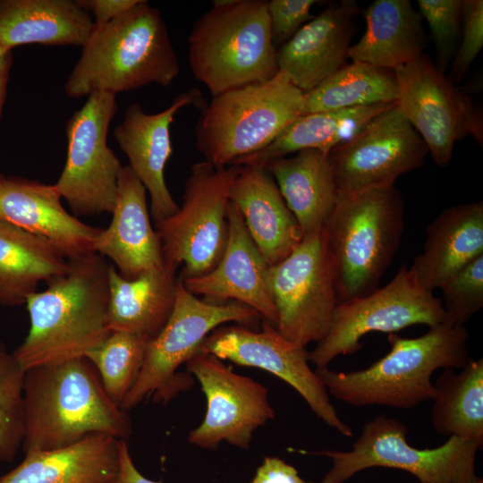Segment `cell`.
I'll use <instances>...</instances> for the list:
<instances>
[{
  "instance_id": "7",
  "label": "cell",
  "mask_w": 483,
  "mask_h": 483,
  "mask_svg": "<svg viewBox=\"0 0 483 483\" xmlns=\"http://www.w3.org/2000/svg\"><path fill=\"white\" fill-rule=\"evenodd\" d=\"M303 97L282 71L268 81L212 97L195 127L196 148L216 167L233 165L270 144L302 115Z\"/></svg>"
},
{
  "instance_id": "33",
  "label": "cell",
  "mask_w": 483,
  "mask_h": 483,
  "mask_svg": "<svg viewBox=\"0 0 483 483\" xmlns=\"http://www.w3.org/2000/svg\"><path fill=\"white\" fill-rule=\"evenodd\" d=\"M397 98L398 86L393 71L351 62L304 93L303 114L395 103Z\"/></svg>"
},
{
  "instance_id": "42",
  "label": "cell",
  "mask_w": 483,
  "mask_h": 483,
  "mask_svg": "<svg viewBox=\"0 0 483 483\" xmlns=\"http://www.w3.org/2000/svg\"><path fill=\"white\" fill-rule=\"evenodd\" d=\"M117 483H162L145 477L136 467L125 440L121 445L120 470Z\"/></svg>"
},
{
  "instance_id": "20",
  "label": "cell",
  "mask_w": 483,
  "mask_h": 483,
  "mask_svg": "<svg viewBox=\"0 0 483 483\" xmlns=\"http://www.w3.org/2000/svg\"><path fill=\"white\" fill-rule=\"evenodd\" d=\"M55 184L0 178V220L54 245L68 260L95 252L102 229L83 223L61 202Z\"/></svg>"
},
{
  "instance_id": "38",
  "label": "cell",
  "mask_w": 483,
  "mask_h": 483,
  "mask_svg": "<svg viewBox=\"0 0 483 483\" xmlns=\"http://www.w3.org/2000/svg\"><path fill=\"white\" fill-rule=\"evenodd\" d=\"M458 45L448 77L453 84L462 80L483 47L482 0H463L462 32Z\"/></svg>"
},
{
  "instance_id": "5",
  "label": "cell",
  "mask_w": 483,
  "mask_h": 483,
  "mask_svg": "<svg viewBox=\"0 0 483 483\" xmlns=\"http://www.w3.org/2000/svg\"><path fill=\"white\" fill-rule=\"evenodd\" d=\"M403 212L394 186L338 195L324 225L337 303L379 288L401 242Z\"/></svg>"
},
{
  "instance_id": "9",
  "label": "cell",
  "mask_w": 483,
  "mask_h": 483,
  "mask_svg": "<svg viewBox=\"0 0 483 483\" xmlns=\"http://www.w3.org/2000/svg\"><path fill=\"white\" fill-rule=\"evenodd\" d=\"M260 318L239 301L212 302L190 292L179 278L172 313L159 334L148 344L139 376L121 403L130 410L152 398L165 402L191 386L179 368L197 352L204 339L227 322L250 324Z\"/></svg>"
},
{
  "instance_id": "23",
  "label": "cell",
  "mask_w": 483,
  "mask_h": 483,
  "mask_svg": "<svg viewBox=\"0 0 483 483\" xmlns=\"http://www.w3.org/2000/svg\"><path fill=\"white\" fill-rule=\"evenodd\" d=\"M267 264L288 257L303 239V231L287 207L270 173L258 165H242L229 194Z\"/></svg>"
},
{
  "instance_id": "1",
  "label": "cell",
  "mask_w": 483,
  "mask_h": 483,
  "mask_svg": "<svg viewBox=\"0 0 483 483\" xmlns=\"http://www.w3.org/2000/svg\"><path fill=\"white\" fill-rule=\"evenodd\" d=\"M68 261L64 274L26 301L30 329L13 351L26 371L85 358L111 333L109 265L96 252Z\"/></svg>"
},
{
  "instance_id": "6",
  "label": "cell",
  "mask_w": 483,
  "mask_h": 483,
  "mask_svg": "<svg viewBox=\"0 0 483 483\" xmlns=\"http://www.w3.org/2000/svg\"><path fill=\"white\" fill-rule=\"evenodd\" d=\"M267 1L216 0L188 38L191 71L212 97L270 80L279 72Z\"/></svg>"
},
{
  "instance_id": "37",
  "label": "cell",
  "mask_w": 483,
  "mask_h": 483,
  "mask_svg": "<svg viewBox=\"0 0 483 483\" xmlns=\"http://www.w3.org/2000/svg\"><path fill=\"white\" fill-rule=\"evenodd\" d=\"M419 13L425 19L435 44L437 69L445 72L459 44L463 0H419Z\"/></svg>"
},
{
  "instance_id": "3",
  "label": "cell",
  "mask_w": 483,
  "mask_h": 483,
  "mask_svg": "<svg viewBox=\"0 0 483 483\" xmlns=\"http://www.w3.org/2000/svg\"><path fill=\"white\" fill-rule=\"evenodd\" d=\"M180 71L161 12L140 0L112 21L94 24L64 91L80 98L94 92L116 95L152 83L168 87Z\"/></svg>"
},
{
  "instance_id": "4",
  "label": "cell",
  "mask_w": 483,
  "mask_h": 483,
  "mask_svg": "<svg viewBox=\"0 0 483 483\" xmlns=\"http://www.w3.org/2000/svg\"><path fill=\"white\" fill-rule=\"evenodd\" d=\"M465 326L441 323L416 338L388 334L387 354L364 369L316 368L328 394L352 406L412 409L435 395L432 375L438 369H462L469 358Z\"/></svg>"
},
{
  "instance_id": "12",
  "label": "cell",
  "mask_w": 483,
  "mask_h": 483,
  "mask_svg": "<svg viewBox=\"0 0 483 483\" xmlns=\"http://www.w3.org/2000/svg\"><path fill=\"white\" fill-rule=\"evenodd\" d=\"M116 95L94 92L66 124L65 165L55 186L73 216L112 214L123 165L107 145Z\"/></svg>"
},
{
  "instance_id": "44",
  "label": "cell",
  "mask_w": 483,
  "mask_h": 483,
  "mask_svg": "<svg viewBox=\"0 0 483 483\" xmlns=\"http://www.w3.org/2000/svg\"><path fill=\"white\" fill-rule=\"evenodd\" d=\"M473 483H483V479L481 478H479L475 482Z\"/></svg>"
},
{
  "instance_id": "25",
  "label": "cell",
  "mask_w": 483,
  "mask_h": 483,
  "mask_svg": "<svg viewBox=\"0 0 483 483\" xmlns=\"http://www.w3.org/2000/svg\"><path fill=\"white\" fill-rule=\"evenodd\" d=\"M122 442L94 434L64 447L25 454L0 483H117Z\"/></svg>"
},
{
  "instance_id": "16",
  "label": "cell",
  "mask_w": 483,
  "mask_h": 483,
  "mask_svg": "<svg viewBox=\"0 0 483 483\" xmlns=\"http://www.w3.org/2000/svg\"><path fill=\"white\" fill-rule=\"evenodd\" d=\"M428 149L397 106L381 113L355 137L328 153L338 195L394 186L424 163Z\"/></svg>"
},
{
  "instance_id": "41",
  "label": "cell",
  "mask_w": 483,
  "mask_h": 483,
  "mask_svg": "<svg viewBox=\"0 0 483 483\" xmlns=\"http://www.w3.org/2000/svg\"><path fill=\"white\" fill-rule=\"evenodd\" d=\"M87 12H91L94 24L112 21L134 7L140 0H77Z\"/></svg>"
},
{
  "instance_id": "26",
  "label": "cell",
  "mask_w": 483,
  "mask_h": 483,
  "mask_svg": "<svg viewBox=\"0 0 483 483\" xmlns=\"http://www.w3.org/2000/svg\"><path fill=\"white\" fill-rule=\"evenodd\" d=\"M178 267L165 262L133 279L108 267V326L113 331L143 335L152 340L163 329L174 309L179 281Z\"/></svg>"
},
{
  "instance_id": "43",
  "label": "cell",
  "mask_w": 483,
  "mask_h": 483,
  "mask_svg": "<svg viewBox=\"0 0 483 483\" xmlns=\"http://www.w3.org/2000/svg\"><path fill=\"white\" fill-rule=\"evenodd\" d=\"M12 64V51H7L0 46V120L6 99L7 85Z\"/></svg>"
},
{
  "instance_id": "13",
  "label": "cell",
  "mask_w": 483,
  "mask_h": 483,
  "mask_svg": "<svg viewBox=\"0 0 483 483\" xmlns=\"http://www.w3.org/2000/svg\"><path fill=\"white\" fill-rule=\"evenodd\" d=\"M267 280L277 331L297 346L318 343L337 304L324 227L305 234L288 257L270 266Z\"/></svg>"
},
{
  "instance_id": "36",
  "label": "cell",
  "mask_w": 483,
  "mask_h": 483,
  "mask_svg": "<svg viewBox=\"0 0 483 483\" xmlns=\"http://www.w3.org/2000/svg\"><path fill=\"white\" fill-rule=\"evenodd\" d=\"M440 290L444 323L465 326L483 307V255L450 278Z\"/></svg>"
},
{
  "instance_id": "15",
  "label": "cell",
  "mask_w": 483,
  "mask_h": 483,
  "mask_svg": "<svg viewBox=\"0 0 483 483\" xmlns=\"http://www.w3.org/2000/svg\"><path fill=\"white\" fill-rule=\"evenodd\" d=\"M262 326L255 331L220 326L204 339L199 352L276 376L295 389L319 419L342 436H352V428L339 417L325 386L309 367V352L289 342L271 323L264 320Z\"/></svg>"
},
{
  "instance_id": "39",
  "label": "cell",
  "mask_w": 483,
  "mask_h": 483,
  "mask_svg": "<svg viewBox=\"0 0 483 483\" xmlns=\"http://www.w3.org/2000/svg\"><path fill=\"white\" fill-rule=\"evenodd\" d=\"M315 0L267 1V14L272 39L276 48L290 40L308 21L314 18L311 9Z\"/></svg>"
},
{
  "instance_id": "31",
  "label": "cell",
  "mask_w": 483,
  "mask_h": 483,
  "mask_svg": "<svg viewBox=\"0 0 483 483\" xmlns=\"http://www.w3.org/2000/svg\"><path fill=\"white\" fill-rule=\"evenodd\" d=\"M395 105L396 102L302 114L270 144L238 159L233 165L264 167L276 158L311 148L329 153L351 140L376 116Z\"/></svg>"
},
{
  "instance_id": "34",
  "label": "cell",
  "mask_w": 483,
  "mask_h": 483,
  "mask_svg": "<svg viewBox=\"0 0 483 483\" xmlns=\"http://www.w3.org/2000/svg\"><path fill=\"white\" fill-rule=\"evenodd\" d=\"M150 341L134 333L113 331L85 355L106 392L119 406L139 376Z\"/></svg>"
},
{
  "instance_id": "17",
  "label": "cell",
  "mask_w": 483,
  "mask_h": 483,
  "mask_svg": "<svg viewBox=\"0 0 483 483\" xmlns=\"http://www.w3.org/2000/svg\"><path fill=\"white\" fill-rule=\"evenodd\" d=\"M207 400L202 422L189 434L192 445L215 450L222 442L247 450L253 433L275 418L267 388L237 374L217 357L197 352L187 362Z\"/></svg>"
},
{
  "instance_id": "40",
  "label": "cell",
  "mask_w": 483,
  "mask_h": 483,
  "mask_svg": "<svg viewBox=\"0 0 483 483\" xmlns=\"http://www.w3.org/2000/svg\"><path fill=\"white\" fill-rule=\"evenodd\" d=\"M250 483H310L298 470L278 457H266Z\"/></svg>"
},
{
  "instance_id": "30",
  "label": "cell",
  "mask_w": 483,
  "mask_h": 483,
  "mask_svg": "<svg viewBox=\"0 0 483 483\" xmlns=\"http://www.w3.org/2000/svg\"><path fill=\"white\" fill-rule=\"evenodd\" d=\"M68 267L49 242L0 220V305L25 304L40 283L64 274Z\"/></svg>"
},
{
  "instance_id": "28",
  "label": "cell",
  "mask_w": 483,
  "mask_h": 483,
  "mask_svg": "<svg viewBox=\"0 0 483 483\" xmlns=\"http://www.w3.org/2000/svg\"><path fill=\"white\" fill-rule=\"evenodd\" d=\"M366 30L348 59L394 71L423 55L422 18L409 0H376L365 10Z\"/></svg>"
},
{
  "instance_id": "24",
  "label": "cell",
  "mask_w": 483,
  "mask_h": 483,
  "mask_svg": "<svg viewBox=\"0 0 483 483\" xmlns=\"http://www.w3.org/2000/svg\"><path fill=\"white\" fill-rule=\"evenodd\" d=\"M483 255V203H462L445 209L427 228L424 249L409 268L427 292Z\"/></svg>"
},
{
  "instance_id": "18",
  "label": "cell",
  "mask_w": 483,
  "mask_h": 483,
  "mask_svg": "<svg viewBox=\"0 0 483 483\" xmlns=\"http://www.w3.org/2000/svg\"><path fill=\"white\" fill-rule=\"evenodd\" d=\"M201 102V92L191 88L157 114H148L140 104L131 103L114 131L117 144L128 157L130 168L149 194L150 214L155 224L179 208L165 180V165L173 153L171 124L182 108L199 106Z\"/></svg>"
},
{
  "instance_id": "8",
  "label": "cell",
  "mask_w": 483,
  "mask_h": 483,
  "mask_svg": "<svg viewBox=\"0 0 483 483\" xmlns=\"http://www.w3.org/2000/svg\"><path fill=\"white\" fill-rule=\"evenodd\" d=\"M407 434V427L400 420L377 415L364 425L349 451H292L332 461L331 468L320 483H344L355 474L373 467L410 472L419 483H473L479 479L475 461L481 447L478 444L450 436L438 447L419 449L409 444Z\"/></svg>"
},
{
  "instance_id": "32",
  "label": "cell",
  "mask_w": 483,
  "mask_h": 483,
  "mask_svg": "<svg viewBox=\"0 0 483 483\" xmlns=\"http://www.w3.org/2000/svg\"><path fill=\"white\" fill-rule=\"evenodd\" d=\"M455 372L445 369L438 376L430 414L434 429L483 445V359H469Z\"/></svg>"
},
{
  "instance_id": "27",
  "label": "cell",
  "mask_w": 483,
  "mask_h": 483,
  "mask_svg": "<svg viewBox=\"0 0 483 483\" xmlns=\"http://www.w3.org/2000/svg\"><path fill=\"white\" fill-rule=\"evenodd\" d=\"M93 27L77 1L0 0V46L7 51L33 43L82 47Z\"/></svg>"
},
{
  "instance_id": "19",
  "label": "cell",
  "mask_w": 483,
  "mask_h": 483,
  "mask_svg": "<svg viewBox=\"0 0 483 483\" xmlns=\"http://www.w3.org/2000/svg\"><path fill=\"white\" fill-rule=\"evenodd\" d=\"M228 239L216 267L208 274L182 280L194 295L212 302L239 301L276 326L277 312L268 286L269 266L251 239L237 207L227 208Z\"/></svg>"
},
{
  "instance_id": "14",
  "label": "cell",
  "mask_w": 483,
  "mask_h": 483,
  "mask_svg": "<svg viewBox=\"0 0 483 483\" xmlns=\"http://www.w3.org/2000/svg\"><path fill=\"white\" fill-rule=\"evenodd\" d=\"M393 72L398 86L397 106L438 166L450 164L454 144L466 137L482 146L481 112L428 55L423 54Z\"/></svg>"
},
{
  "instance_id": "45",
  "label": "cell",
  "mask_w": 483,
  "mask_h": 483,
  "mask_svg": "<svg viewBox=\"0 0 483 483\" xmlns=\"http://www.w3.org/2000/svg\"><path fill=\"white\" fill-rule=\"evenodd\" d=\"M4 175L0 174V178L3 177Z\"/></svg>"
},
{
  "instance_id": "29",
  "label": "cell",
  "mask_w": 483,
  "mask_h": 483,
  "mask_svg": "<svg viewBox=\"0 0 483 483\" xmlns=\"http://www.w3.org/2000/svg\"><path fill=\"white\" fill-rule=\"evenodd\" d=\"M304 235L324 227L338 199L328 152L305 149L264 166Z\"/></svg>"
},
{
  "instance_id": "35",
  "label": "cell",
  "mask_w": 483,
  "mask_h": 483,
  "mask_svg": "<svg viewBox=\"0 0 483 483\" xmlns=\"http://www.w3.org/2000/svg\"><path fill=\"white\" fill-rule=\"evenodd\" d=\"M26 370L0 342V459L12 462L21 447Z\"/></svg>"
},
{
  "instance_id": "10",
  "label": "cell",
  "mask_w": 483,
  "mask_h": 483,
  "mask_svg": "<svg viewBox=\"0 0 483 483\" xmlns=\"http://www.w3.org/2000/svg\"><path fill=\"white\" fill-rule=\"evenodd\" d=\"M240 169L193 164L178 210L155 224L164 262L182 266L181 280L204 275L219 263L228 239L230 189Z\"/></svg>"
},
{
  "instance_id": "21",
  "label": "cell",
  "mask_w": 483,
  "mask_h": 483,
  "mask_svg": "<svg viewBox=\"0 0 483 483\" xmlns=\"http://www.w3.org/2000/svg\"><path fill=\"white\" fill-rule=\"evenodd\" d=\"M358 12L353 0L329 4L277 48L279 71L303 93L316 89L347 64Z\"/></svg>"
},
{
  "instance_id": "22",
  "label": "cell",
  "mask_w": 483,
  "mask_h": 483,
  "mask_svg": "<svg viewBox=\"0 0 483 483\" xmlns=\"http://www.w3.org/2000/svg\"><path fill=\"white\" fill-rule=\"evenodd\" d=\"M146 189L129 165L119 175L112 221L102 229L95 252L109 258L126 279L164 264L161 243L153 228Z\"/></svg>"
},
{
  "instance_id": "2",
  "label": "cell",
  "mask_w": 483,
  "mask_h": 483,
  "mask_svg": "<svg viewBox=\"0 0 483 483\" xmlns=\"http://www.w3.org/2000/svg\"><path fill=\"white\" fill-rule=\"evenodd\" d=\"M131 432L125 411L107 394L86 358L26 371L25 454L64 447L94 434L125 440Z\"/></svg>"
},
{
  "instance_id": "11",
  "label": "cell",
  "mask_w": 483,
  "mask_h": 483,
  "mask_svg": "<svg viewBox=\"0 0 483 483\" xmlns=\"http://www.w3.org/2000/svg\"><path fill=\"white\" fill-rule=\"evenodd\" d=\"M445 322L441 300L422 289L403 265L384 287L336 304L326 335L309 352L316 368H326L339 355L353 354L370 332L395 333L413 325Z\"/></svg>"
}]
</instances>
